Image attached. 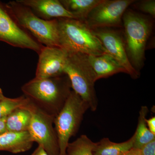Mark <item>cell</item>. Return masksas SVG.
Listing matches in <instances>:
<instances>
[{
    "mask_svg": "<svg viewBox=\"0 0 155 155\" xmlns=\"http://www.w3.org/2000/svg\"><path fill=\"white\" fill-rule=\"evenodd\" d=\"M21 90L31 103L54 117L62 110L72 91L66 74L44 79L35 77L25 84Z\"/></svg>",
    "mask_w": 155,
    "mask_h": 155,
    "instance_id": "6da1fadb",
    "label": "cell"
},
{
    "mask_svg": "<svg viewBox=\"0 0 155 155\" xmlns=\"http://www.w3.org/2000/svg\"><path fill=\"white\" fill-rule=\"evenodd\" d=\"M153 18L131 9L125 11L122 22L127 57L134 68L140 72L144 65L147 43L152 32Z\"/></svg>",
    "mask_w": 155,
    "mask_h": 155,
    "instance_id": "7a4b0ae2",
    "label": "cell"
},
{
    "mask_svg": "<svg viewBox=\"0 0 155 155\" xmlns=\"http://www.w3.org/2000/svg\"><path fill=\"white\" fill-rule=\"evenodd\" d=\"M58 20L60 47L67 52L81 53L88 56L107 54L84 20L72 18Z\"/></svg>",
    "mask_w": 155,
    "mask_h": 155,
    "instance_id": "3957f363",
    "label": "cell"
},
{
    "mask_svg": "<svg viewBox=\"0 0 155 155\" xmlns=\"http://www.w3.org/2000/svg\"><path fill=\"white\" fill-rule=\"evenodd\" d=\"M5 9L15 23L39 43L46 47H60L58 19L44 20L18 1L7 3Z\"/></svg>",
    "mask_w": 155,
    "mask_h": 155,
    "instance_id": "277c9868",
    "label": "cell"
},
{
    "mask_svg": "<svg viewBox=\"0 0 155 155\" xmlns=\"http://www.w3.org/2000/svg\"><path fill=\"white\" fill-rule=\"evenodd\" d=\"M64 72L71 82L72 90L87 103L92 111L98 106L95 83L96 75L89 61L88 55L68 53Z\"/></svg>",
    "mask_w": 155,
    "mask_h": 155,
    "instance_id": "5b68a950",
    "label": "cell"
},
{
    "mask_svg": "<svg viewBox=\"0 0 155 155\" xmlns=\"http://www.w3.org/2000/svg\"><path fill=\"white\" fill-rule=\"evenodd\" d=\"M88 105L72 90L65 104L55 117L54 126L58 136L60 155H66L69 140L78 131Z\"/></svg>",
    "mask_w": 155,
    "mask_h": 155,
    "instance_id": "8992f818",
    "label": "cell"
},
{
    "mask_svg": "<svg viewBox=\"0 0 155 155\" xmlns=\"http://www.w3.org/2000/svg\"><path fill=\"white\" fill-rule=\"evenodd\" d=\"M27 107L31 115L28 131L33 141L42 147L49 155H60L58 136L54 126L55 117L45 113L29 101Z\"/></svg>",
    "mask_w": 155,
    "mask_h": 155,
    "instance_id": "52a82bcc",
    "label": "cell"
},
{
    "mask_svg": "<svg viewBox=\"0 0 155 155\" xmlns=\"http://www.w3.org/2000/svg\"><path fill=\"white\" fill-rule=\"evenodd\" d=\"M134 0H102L84 20L91 29L122 28V17Z\"/></svg>",
    "mask_w": 155,
    "mask_h": 155,
    "instance_id": "ba28073f",
    "label": "cell"
},
{
    "mask_svg": "<svg viewBox=\"0 0 155 155\" xmlns=\"http://www.w3.org/2000/svg\"><path fill=\"white\" fill-rule=\"evenodd\" d=\"M101 43L107 53L114 59L126 71L133 79H137L140 75L130 64L125 48L123 33L115 28L92 29Z\"/></svg>",
    "mask_w": 155,
    "mask_h": 155,
    "instance_id": "9c48e42d",
    "label": "cell"
},
{
    "mask_svg": "<svg viewBox=\"0 0 155 155\" xmlns=\"http://www.w3.org/2000/svg\"><path fill=\"white\" fill-rule=\"evenodd\" d=\"M35 78L57 77L65 74L64 67L68 52L61 47L44 46L38 54Z\"/></svg>",
    "mask_w": 155,
    "mask_h": 155,
    "instance_id": "30bf717a",
    "label": "cell"
},
{
    "mask_svg": "<svg viewBox=\"0 0 155 155\" xmlns=\"http://www.w3.org/2000/svg\"><path fill=\"white\" fill-rule=\"evenodd\" d=\"M28 7L41 19L51 20L60 18H72L75 17L67 11L60 0H17Z\"/></svg>",
    "mask_w": 155,
    "mask_h": 155,
    "instance_id": "8fae6325",
    "label": "cell"
},
{
    "mask_svg": "<svg viewBox=\"0 0 155 155\" xmlns=\"http://www.w3.org/2000/svg\"><path fill=\"white\" fill-rule=\"evenodd\" d=\"M34 142L28 131H6L0 135V151L14 154L25 152L31 148Z\"/></svg>",
    "mask_w": 155,
    "mask_h": 155,
    "instance_id": "7c38bea8",
    "label": "cell"
},
{
    "mask_svg": "<svg viewBox=\"0 0 155 155\" xmlns=\"http://www.w3.org/2000/svg\"><path fill=\"white\" fill-rule=\"evenodd\" d=\"M88 58L97 80L120 72L126 73L125 69L108 54L99 56L88 55Z\"/></svg>",
    "mask_w": 155,
    "mask_h": 155,
    "instance_id": "4fadbf2b",
    "label": "cell"
},
{
    "mask_svg": "<svg viewBox=\"0 0 155 155\" xmlns=\"http://www.w3.org/2000/svg\"><path fill=\"white\" fill-rule=\"evenodd\" d=\"M135 134L129 140L121 143L111 141L108 138H103L96 143L94 155H122L133 147Z\"/></svg>",
    "mask_w": 155,
    "mask_h": 155,
    "instance_id": "5bb4252c",
    "label": "cell"
},
{
    "mask_svg": "<svg viewBox=\"0 0 155 155\" xmlns=\"http://www.w3.org/2000/svg\"><path fill=\"white\" fill-rule=\"evenodd\" d=\"M27 104L16 109L7 117L6 126L7 131L18 132L28 131L31 115L27 107Z\"/></svg>",
    "mask_w": 155,
    "mask_h": 155,
    "instance_id": "9a60e30c",
    "label": "cell"
},
{
    "mask_svg": "<svg viewBox=\"0 0 155 155\" xmlns=\"http://www.w3.org/2000/svg\"><path fill=\"white\" fill-rule=\"evenodd\" d=\"M67 11L76 19L84 20L102 0H60Z\"/></svg>",
    "mask_w": 155,
    "mask_h": 155,
    "instance_id": "2e32d148",
    "label": "cell"
},
{
    "mask_svg": "<svg viewBox=\"0 0 155 155\" xmlns=\"http://www.w3.org/2000/svg\"><path fill=\"white\" fill-rule=\"evenodd\" d=\"M148 113V108L147 106L141 107L139 112L138 124L134 134L135 141L133 147L139 149L148 143L155 140V134L150 131L147 126L146 117Z\"/></svg>",
    "mask_w": 155,
    "mask_h": 155,
    "instance_id": "e0dca14e",
    "label": "cell"
},
{
    "mask_svg": "<svg viewBox=\"0 0 155 155\" xmlns=\"http://www.w3.org/2000/svg\"><path fill=\"white\" fill-rule=\"evenodd\" d=\"M96 143L86 135H81L75 141L69 143L66 150V155H94Z\"/></svg>",
    "mask_w": 155,
    "mask_h": 155,
    "instance_id": "ac0fdd59",
    "label": "cell"
},
{
    "mask_svg": "<svg viewBox=\"0 0 155 155\" xmlns=\"http://www.w3.org/2000/svg\"><path fill=\"white\" fill-rule=\"evenodd\" d=\"M29 101L23 95L14 98L6 97L0 101V120L7 118L16 109L26 106Z\"/></svg>",
    "mask_w": 155,
    "mask_h": 155,
    "instance_id": "d6986e66",
    "label": "cell"
},
{
    "mask_svg": "<svg viewBox=\"0 0 155 155\" xmlns=\"http://www.w3.org/2000/svg\"><path fill=\"white\" fill-rule=\"evenodd\" d=\"M132 5L139 11L148 14L153 18L155 17V1L154 0H143L135 1Z\"/></svg>",
    "mask_w": 155,
    "mask_h": 155,
    "instance_id": "ffe728a7",
    "label": "cell"
},
{
    "mask_svg": "<svg viewBox=\"0 0 155 155\" xmlns=\"http://www.w3.org/2000/svg\"><path fill=\"white\" fill-rule=\"evenodd\" d=\"M142 155H155V140L138 149Z\"/></svg>",
    "mask_w": 155,
    "mask_h": 155,
    "instance_id": "44dd1931",
    "label": "cell"
},
{
    "mask_svg": "<svg viewBox=\"0 0 155 155\" xmlns=\"http://www.w3.org/2000/svg\"><path fill=\"white\" fill-rule=\"evenodd\" d=\"M147 126L152 133L155 134V117L153 116L149 119H146Z\"/></svg>",
    "mask_w": 155,
    "mask_h": 155,
    "instance_id": "7402d4cb",
    "label": "cell"
},
{
    "mask_svg": "<svg viewBox=\"0 0 155 155\" xmlns=\"http://www.w3.org/2000/svg\"><path fill=\"white\" fill-rule=\"evenodd\" d=\"M31 155H49L42 147L38 145Z\"/></svg>",
    "mask_w": 155,
    "mask_h": 155,
    "instance_id": "603a6c76",
    "label": "cell"
},
{
    "mask_svg": "<svg viewBox=\"0 0 155 155\" xmlns=\"http://www.w3.org/2000/svg\"><path fill=\"white\" fill-rule=\"evenodd\" d=\"M6 118L0 120V135L7 131L6 126Z\"/></svg>",
    "mask_w": 155,
    "mask_h": 155,
    "instance_id": "cb8c5ba5",
    "label": "cell"
},
{
    "mask_svg": "<svg viewBox=\"0 0 155 155\" xmlns=\"http://www.w3.org/2000/svg\"><path fill=\"white\" fill-rule=\"evenodd\" d=\"M122 155H142L138 149L132 148Z\"/></svg>",
    "mask_w": 155,
    "mask_h": 155,
    "instance_id": "d4e9b609",
    "label": "cell"
},
{
    "mask_svg": "<svg viewBox=\"0 0 155 155\" xmlns=\"http://www.w3.org/2000/svg\"><path fill=\"white\" fill-rule=\"evenodd\" d=\"M5 96L3 94L2 91V89L0 88V101H2L3 99L5 98Z\"/></svg>",
    "mask_w": 155,
    "mask_h": 155,
    "instance_id": "484cf974",
    "label": "cell"
}]
</instances>
